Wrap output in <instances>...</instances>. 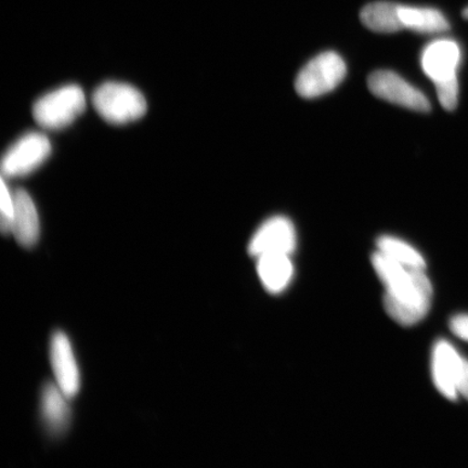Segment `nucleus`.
<instances>
[{
	"instance_id": "1",
	"label": "nucleus",
	"mask_w": 468,
	"mask_h": 468,
	"mask_svg": "<svg viewBox=\"0 0 468 468\" xmlns=\"http://www.w3.org/2000/svg\"><path fill=\"white\" fill-rule=\"evenodd\" d=\"M372 263L385 285L384 307L390 318L405 326L423 320L432 300L425 269L408 268L379 250L372 256Z\"/></svg>"
},
{
	"instance_id": "2",
	"label": "nucleus",
	"mask_w": 468,
	"mask_h": 468,
	"mask_svg": "<svg viewBox=\"0 0 468 468\" xmlns=\"http://www.w3.org/2000/svg\"><path fill=\"white\" fill-rule=\"evenodd\" d=\"M93 107L111 124L137 121L146 112V101L136 88L116 81L99 86L92 96Z\"/></svg>"
},
{
	"instance_id": "3",
	"label": "nucleus",
	"mask_w": 468,
	"mask_h": 468,
	"mask_svg": "<svg viewBox=\"0 0 468 468\" xmlns=\"http://www.w3.org/2000/svg\"><path fill=\"white\" fill-rule=\"evenodd\" d=\"M85 108L83 90L78 85H67L38 99L33 107V116L40 127L57 131L72 124Z\"/></svg>"
},
{
	"instance_id": "4",
	"label": "nucleus",
	"mask_w": 468,
	"mask_h": 468,
	"mask_svg": "<svg viewBox=\"0 0 468 468\" xmlns=\"http://www.w3.org/2000/svg\"><path fill=\"white\" fill-rule=\"evenodd\" d=\"M346 64L335 51H326L313 58L297 75L298 95L314 99L325 95L342 83L346 76Z\"/></svg>"
},
{
	"instance_id": "5",
	"label": "nucleus",
	"mask_w": 468,
	"mask_h": 468,
	"mask_svg": "<svg viewBox=\"0 0 468 468\" xmlns=\"http://www.w3.org/2000/svg\"><path fill=\"white\" fill-rule=\"evenodd\" d=\"M50 154L48 137L40 133H26L5 152L2 162L3 176L8 178L27 176L42 165Z\"/></svg>"
},
{
	"instance_id": "6",
	"label": "nucleus",
	"mask_w": 468,
	"mask_h": 468,
	"mask_svg": "<svg viewBox=\"0 0 468 468\" xmlns=\"http://www.w3.org/2000/svg\"><path fill=\"white\" fill-rule=\"evenodd\" d=\"M367 86L374 96L385 101L418 112L426 113L431 111V102L424 93L393 71L380 69L373 72L368 76Z\"/></svg>"
},
{
	"instance_id": "7",
	"label": "nucleus",
	"mask_w": 468,
	"mask_h": 468,
	"mask_svg": "<svg viewBox=\"0 0 468 468\" xmlns=\"http://www.w3.org/2000/svg\"><path fill=\"white\" fill-rule=\"evenodd\" d=\"M462 52L453 39L441 38L427 45L420 57L424 73L436 86L459 81Z\"/></svg>"
},
{
	"instance_id": "8",
	"label": "nucleus",
	"mask_w": 468,
	"mask_h": 468,
	"mask_svg": "<svg viewBox=\"0 0 468 468\" xmlns=\"http://www.w3.org/2000/svg\"><path fill=\"white\" fill-rule=\"evenodd\" d=\"M49 356L55 383L72 399L80 393V372L71 341L63 332L58 331L51 336Z\"/></svg>"
},
{
	"instance_id": "9",
	"label": "nucleus",
	"mask_w": 468,
	"mask_h": 468,
	"mask_svg": "<svg viewBox=\"0 0 468 468\" xmlns=\"http://www.w3.org/2000/svg\"><path fill=\"white\" fill-rule=\"evenodd\" d=\"M296 248V231L291 220L282 216L268 219L256 231L249 244V253L260 257L265 254H291Z\"/></svg>"
},
{
	"instance_id": "10",
	"label": "nucleus",
	"mask_w": 468,
	"mask_h": 468,
	"mask_svg": "<svg viewBox=\"0 0 468 468\" xmlns=\"http://www.w3.org/2000/svg\"><path fill=\"white\" fill-rule=\"evenodd\" d=\"M464 359L458 354L452 344L439 341L432 353V378L436 388L450 400L458 397V380Z\"/></svg>"
},
{
	"instance_id": "11",
	"label": "nucleus",
	"mask_w": 468,
	"mask_h": 468,
	"mask_svg": "<svg viewBox=\"0 0 468 468\" xmlns=\"http://www.w3.org/2000/svg\"><path fill=\"white\" fill-rule=\"evenodd\" d=\"M14 202L11 234L23 248H33L38 242L40 234L37 208L26 190H16Z\"/></svg>"
},
{
	"instance_id": "12",
	"label": "nucleus",
	"mask_w": 468,
	"mask_h": 468,
	"mask_svg": "<svg viewBox=\"0 0 468 468\" xmlns=\"http://www.w3.org/2000/svg\"><path fill=\"white\" fill-rule=\"evenodd\" d=\"M69 398L56 383H47L40 395V417L51 435L60 436L67 431L71 420Z\"/></svg>"
},
{
	"instance_id": "13",
	"label": "nucleus",
	"mask_w": 468,
	"mask_h": 468,
	"mask_svg": "<svg viewBox=\"0 0 468 468\" xmlns=\"http://www.w3.org/2000/svg\"><path fill=\"white\" fill-rule=\"evenodd\" d=\"M257 259V272L268 292L278 294L288 288L294 273L289 254H265Z\"/></svg>"
},
{
	"instance_id": "14",
	"label": "nucleus",
	"mask_w": 468,
	"mask_h": 468,
	"mask_svg": "<svg viewBox=\"0 0 468 468\" xmlns=\"http://www.w3.org/2000/svg\"><path fill=\"white\" fill-rule=\"evenodd\" d=\"M399 15L403 27L414 32L439 34L450 28L446 16L434 8L400 5Z\"/></svg>"
},
{
	"instance_id": "15",
	"label": "nucleus",
	"mask_w": 468,
	"mask_h": 468,
	"mask_svg": "<svg viewBox=\"0 0 468 468\" xmlns=\"http://www.w3.org/2000/svg\"><path fill=\"white\" fill-rule=\"evenodd\" d=\"M400 5L389 2L368 4L362 9V23L377 33H396L405 28L399 15Z\"/></svg>"
},
{
	"instance_id": "16",
	"label": "nucleus",
	"mask_w": 468,
	"mask_h": 468,
	"mask_svg": "<svg viewBox=\"0 0 468 468\" xmlns=\"http://www.w3.org/2000/svg\"><path fill=\"white\" fill-rule=\"evenodd\" d=\"M377 244L379 251L400 262L403 266L413 269L426 268L423 256L400 239L384 236L378 239Z\"/></svg>"
},
{
	"instance_id": "17",
	"label": "nucleus",
	"mask_w": 468,
	"mask_h": 468,
	"mask_svg": "<svg viewBox=\"0 0 468 468\" xmlns=\"http://www.w3.org/2000/svg\"><path fill=\"white\" fill-rule=\"evenodd\" d=\"M14 192H10L5 186V180H2V191H0V208H2V218H0V228L4 234H11V222L14 215Z\"/></svg>"
},
{
	"instance_id": "18",
	"label": "nucleus",
	"mask_w": 468,
	"mask_h": 468,
	"mask_svg": "<svg viewBox=\"0 0 468 468\" xmlns=\"http://www.w3.org/2000/svg\"><path fill=\"white\" fill-rule=\"evenodd\" d=\"M450 329H452L454 335L468 342V315H456L450 321Z\"/></svg>"
},
{
	"instance_id": "19",
	"label": "nucleus",
	"mask_w": 468,
	"mask_h": 468,
	"mask_svg": "<svg viewBox=\"0 0 468 468\" xmlns=\"http://www.w3.org/2000/svg\"><path fill=\"white\" fill-rule=\"evenodd\" d=\"M458 395H462L468 400V361L464 359L463 367L458 380V386H456Z\"/></svg>"
},
{
	"instance_id": "20",
	"label": "nucleus",
	"mask_w": 468,
	"mask_h": 468,
	"mask_svg": "<svg viewBox=\"0 0 468 468\" xmlns=\"http://www.w3.org/2000/svg\"><path fill=\"white\" fill-rule=\"evenodd\" d=\"M463 16H464V19L468 20V7H466L463 10Z\"/></svg>"
}]
</instances>
